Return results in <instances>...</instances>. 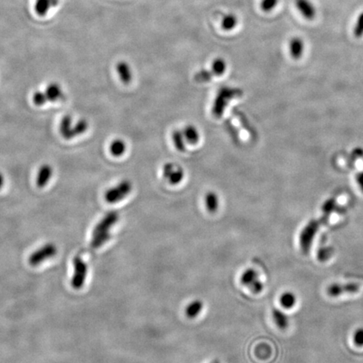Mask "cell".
<instances>
[{
	"label": "cell",
	"instance_id": "obj_1",
	"mask_svg": "<svg viewBox=\"0 0 363 363\" xmlns=\"http://www.w3.org/2000/svg\"><path fill=\"white\" fill-rule=\"evenodd\" d=\"M119 218V214L111 211L97 224L93 232V247H101L110 239L111 228L116 224Z\"/></svg>",
	"mask_w": 363,
	"mask_h": 363
},
{
	"label": "cell",
	"instance_id": "obj_2",
	"mask_svg": "<svg viewBox=\"0 0 363 363\" xmlns=\"http://www.w3.org/2000/svg\"><path fill=\"white\" fill-rule=\"evenodd\" d=\"M243 92L237 88L232 87H222L217 93L213 106L212 113L216 118H220L223 115L227 105L234 99L241 97Z\"/></svg>",
	"mask_w": 363,
	"mask_h": 363
},
{
	"label": "cell",
	"instance_id": "obj_3",
	"mask_svg": "<svg viewBox=\"0 0 363 363\" xmlns=\"http://www.w3.org/2000/svg\"><path fill=\"white\" fill-rule=\"evenodd\" d=\"M132 190V183L129 180H123L119 183L110 187L105 193V199L109 204H116L125 199Z\"/></svg>",
	"mask_w": 363,
	"mask_h": 363
},
{
	"label": "cell",
	"instance_id": "obj_4",
	"mask_svg": "<svg viewBox=\"0 0 363 363\" xmlns=\"http://www.w3.org/2000/svg\"><path fill=\"white\" fill-rule=\"evenodd\" d=\"M240 282L243 286L247 287L253 293H260L264 289V284L260 280L258 272L253 268H247L242 272Z\"/></svg>",
	"mask_w": 363,
	"mask_h": 363
},
{
	"label": "cell",
	"instance_id": "obj_5",
	"mask_svg": "<svg viewBox=\"0 0 363 363\" xmlns=\"http://www.w3.org/2000/svg\"><path fill=\"white\" fill-rule=\"evenodd\" d=\"M320 227V222L311 221L307 224L302 230L299 236V245L301 250L304 253H309L310 247L312 246L313 240L315 238V234L317 233Z\"/></svg>",
	"mask_w": 363,
	"mask_h": 363
},
{
	"label": "cell",
	"instance_id": "obj_6",
	"mask_svg": "<svg viewBox=\"0 0 363 363\" xmlns=\"http://www.w3.org/2000/svg\"><path fill=\"white\" fill-rule=\"evenodd\" d=\"M162 173L164 179H167L172 185L179 184L184 178V172L182 168L173 162L166 163L162 168Z\"/></svg>",
	"mask_w": 363,
	"mask_h": 363
},
{
	"label": "cell",
	"instance_id": "obj_7",
	"mask_svg": "<svg viewBox=\"0 0 363 363\" xmlns=\"http://www.w3.org/2000/svg\"><path fill=\"white\" fill-rule=\"evenodd\" d=\"M359 290H360L359 284L349 283L345 284H332L328 287L327 291L329 296L332 298H335L344 293H355L358 292Z\"/></svg>",
	"mask_w": 363,
	"mask_h": 363
},
{
	"label": "cell",
	"instance_id": "obj_8",
	"mask_svg": "<svg viewBox=\"0 0 363 363\" xmlns=\"http://www.w3.org/2000/svg\"><path fill=\"white\" fill-rule=\"evenodd\" d=\"M295 5L302 16L306 20H311L315 17L316 10L315 6L309 0H295Z\"/></svg>",
	"mask_w": 363,
	"mask_h": 363
},
{
	"label": "cell",
	"instance_id": "obj_9",
	"mask_svg": "<svg viewBox=\"0 0 363 363\" xmlns=\"http://www.w3.org/2000/svg\"><path fill=\"white\" fill-rule=\"evenodd\" d=\"M290 51L293 59H299L304 51V43L299 37H293L290 42Z\"/></svg>",
	"mask_w": 363,
	"mask_h": 363
},
{
	"label": "cell",
	"instance_id": "obj_10",
	"mask_svg": "<svg viewBox=\"0 0 363 363\" xmlns=\"http://www.w3.org/2000/svg\"><path fill=\"white\" fill-rule=\"evenodd\" d=\"M117 73L119 79L124 84H129L132 81V71L131 67L125 62H119L116 66Z\"/></svg>",
	"mask_w": 363,
	"mask_h": 363
},
{
	"label": "cell",
	"instance_id": "obj_11",
	"mask_svg": "<svg viewBox=\"0 0 363 363\" xmlns=\"http://www.w3.org/2000/svg\"><path fill=\"white\" fill-rule=\"evenodd\" d=\"M182 131V134L184 136L186 143L189 144V145H196V144L199 143L200 135H199L198 129L194 125H186L184 129Z\"/></svg>",
	"mask_w": 363,
	"mask_h": 363
},
{
	"label": "cell",
	"instance_id": "obj_12",
	"mask_svg": "<svg viewBox=\"0 0 363 363\" xmlns=\"http://www.w3.org/2000/svg\"><path fill=\"white\" fill-rule=\"evenodd\" d=\"M52 175V168L49 165H43L37 174L36 184L38 187H45Z\"/></svg>",
	"mask_w": 363,
	"mask_h": 363
},
{
	"label": "cell",
	"instance_id": "obj_13",
	"mask_svg": "<svg viewBox=\"0 0 363 363\" xmlns=\"http://www.w3.org/2000/svg\"><path fill=\"white\" fill-rule=\"evenodd\" d=\"M204 303L199 299H194L185 308V315L188 319H194L202 312Z\"/></svg>",
	"mask_w": 363,
	"mask_h": 363
},
{
	"label": "cell",
	"instance_id": "obj_14",
	"mask_svg": "<svg viewBox=\"0 0 363 363\" xmlns=\"http://www.w3.org/2000/svg\"><path fill=\"white\" fill-rule=\"evenodd\" d=\"M272 319L276 326L281 329H285L289 327V318L285 313L278 309H272Z\"/></svg>",
	"mask_w": 363,
	"mask_h": 363
},
{
	"label": "cell",
	"instance_id": "obj_15",
	"mask_svg": "<svg viewBox=\"0 0 363 363\" xmlns=\"http://www.w3.org/2000/svg\"><path fill=\"white\" fill-rule=\"evenodd\" d=\"M45 94L47 100L51 101V102H56L63 97L62 88L57 83H55V82L48 85V87L46 88Z\"/></svg>",
	"mask_w": 363,
	"mask_h": 363
},
{
	"label": "cell",
	"instance_id": "obj_16",
	"mask_svg": "<svg viewBox=\"0 0 363 363\" xmlns=\"http://www.w3.org/2000/svg\"><path fill=\"white\" fill-rule=\"evenodd\" d=\"M57 3V0H36L35 4V9L37 14L44 16L50 10L51 7H54Z\"/></svg>",
	"mask_w": 363,
	"mask_h": 363
},
{
	"label": "cell",
	"instance_id": "obj_17",
	"mask_svg": "<svg viewBox=\"0 0 363 363\" xmlns=\"http://www.w3.org/2000/svg\"><path fill=\"white\" fill-rule=\"evenodd\" d=\"M205 206H206V210L210 212V213H216V211L218 210V195L214 192H209L206 193L205 195Z\"/></svg>",
	"mask_w": 363,
	"mask_h": 363
},
{
	"label": "cell",
	"instance_id": "obj_18",
	"mask_svg": "<svg viewBox=\"0 0 363 363\" xmlns=\"http://www.w3.org/2000/svg\"><path fill=\"white\" fill-rule=\"evenodd\" d=\"M172 140H173V145L177 150L180 152H184L186 150V141H185L182 131L180 130L173 131Z\"/></svg>",
	"mask_w": 363,
	"mask_h": 363
},
{
	"label": "cell",
	"instance_id": "obj_19",
	"mask_svg": "<svg viewBox=\"0 0 363 363\" xmlns=\"http://www.w3.org/2000/svg\"><path fill=\"white\" fill-rule=\"evenodd\" d=\"M72 118L69 115H66L61 121L60 125V132L65 139L70 140L73 137L72 135Z\"/></svg>",
	"mask_w": 363,
	"mask_h": 363
},
{
	"label": "cell",
	"instance_id": "obj_20",
	"mask_svg": "<svg viewBox=\"0 0 363 363\" xmlns=\"http://www.w3.org/2000/svg\"><path fill=\"white\" fill-rule=\"evenodd\" d=\"M296 302H297L296 296L291 292H284L279 298V303L281 304V306L286 309H292V307L295 306Z\"/></svg>",
	"mask_w": 363,
	"mask_h": 363
},
{
	"label": "cell",
	"instance_id": "obj_21",
	"mask_svg": "<svg viewBox=\"0 0 363 363\" xmlns=\"http://www.w3.org/2000/svg\"><path fill=\"white\" fill-rule=\"evenodd\" d=\"M111 154L115 157L123 156L126 150V144L123 140L116 139L112 142L109 146Z\"/></svg>",
	"mask_w": 363,
	"mask_h": 363
},
{
	"label": "cell",
	"instance_id": "obj_22",
	"mask_svg": "<svg viewBox=\"0 0 363 363\" xmlns=\"http://www.w3.org/2000/svg\"><path fill=\"white\" fill-rule=\"evenodd\" d=\"M227 65L225 61L223 58H216L214 60L212 66H211V72L214 76H222L226 70Z\"/></svg>",
	"mask_w": 363,
	"mask_h": 363
},
{
	"label": "cell",
	"instance_id": "obj_23",
	"mask_svg": "<svg viewBox=\"0 0 363 363\" xmlns=\"http://www.w3.org/2000/svg\"><path fill=\"white\" fill-rule=\"evenodd\" d=\"M238 20L236 15L230 14L225 15L221 22V27L224 31H232L233 29L236 28L237 26Z\"/></svg>",
	"mask_w": 363,
	"mask_h": 363
},
{
	"label": "cell",
	"instance_id": "obj_24",
	"mask_svg": "<svg viewBox=\"0 0 363 363\" xmlns=\"http://www.w3.org/2000/svg\"><path fill=\"white\" fill-rule=\"evenodd\" d=\"M88 123L85 119H80L79 121L72 129L73 137L79 136L88 130Z\"/></svg>",
	"mask_w": 363,
	"mask_h": 363
},
{
	"label": "cell",
	"instance_id": "obj_25",
	"mask_svg": "<svg viewBox=\"0 0 363 363\" xmlns=\"http://www.w3.org/2000/svg\"><path fill=\"white\" fill-rule=\"evenodd\" d=\"M214 77L212 72L209 71V70H201L199 73H197L194 76V79L196 80V82H210V80L212 79V77Z\"/></svg>",
	"mask_w": 363,
	"mask_h": 363
},
{
	"label": "cell",
	"instance_id": "obj_26",
	"mask_svg": "<svg viewBox=\"0 0 363 363\" xmlns=\"http://www.w3.org/2000/svg\"><path fill=\"white\" fill-rule=\"evenodd\" d=\"M353 33L357 38H361L363 36V12H362L358 16V20L355 25L354 30H353Z\"/></svg>",
	"mask_w": 363,
	"mask_h": 363
},
{
	"label": "cell",
	"instance_id": "obj_27",
	"mask_svg": "<svg viewBox=\"0 0 363 363\" xmlns=\"http://www.w3.org/2000/svg\"><path fill=\"white\" fill-rule=\"evenodd\" d=\"M278 3V0H261L260 7L262 11L270 12L275 9Z\"/></svg>",
	"mask_w": 363,
	"mask_h": 363
},
{
	"label": "cell",
	"instance_id": "obj_28",
	"mask_svg": "<svg viewBox=\"0 0 363 363\" xmlns=\"http://www.w3.org/2000/svg\"><path fill=\"white\" fill-rule=\"evenodd\" d=\"M46 101H47V99H46L45 93L37 91L33 95V103L37 106L44 105Z\"/></svg>",
	"mask_w": 363,
	"mask_h": 363
},
{
	"label": "cell",
	"instance_id": "obj_29",
	"mask_svg": "<svg viewBox=\"0 0 363 363\" xmlns=\"http://www.w3.org/2000/svg\"><path fill=\"white\" fill-rule=\"evenodd\" d=\"M353 342L358 347L363 346V328H359L353 334Z\"/></svg>",
	"mask_w": 363,
	"mask_h": 363
},
{
	"label": "cell",
	"instance_id": "obj_30",
	"mask_svg": "<svg viewBox=\"0 0 363 363\" xmlns=\"http://www.w3.org/2000/svg\"><path fill=\"white\" fill-rule=\"evenodd\" d=\"M332 250L330 248H322L319 251L318 258L320 261H327L331 255Z\"/></svg>",
	"mask_w": 363,
	"mask_h": 363
},
{
	"label": "cell",
	"instance_id": "obj_31",
	"mask_svg": "<svg viewBox=\"0 0 363 363\" xmlns=\"http://www.w3.org/2000/svg\"><path fill=\"white\" fill-rule=\"evenodd\" d=\"M334 209V201L333 200H329L326 204H324L323 210L326 213H330Z\"/></svg>",
	"mask_w": 363,
	"mask_h": 363
},
{
	"label": "cell",
	"instance_id": "obj_32",
	"mask_svg": "<svg viewBox=\"0 0 363 363\" xmlns=\"http://www.w3.org/2000/svg\"><path fill=\"white\" fill-rule=\"evenodd\" d=\"M357 182H358V186L360 187L361 190L363 192V172L362 173H358L357 175Z\"/></svg>",
	"mask_w": 363,
	"mask_h": 363
},
{
	"label": "cell",
	"instance_id": "obj_33",
	"mask_svg": "<svg viewBox=\"0 0 363 363\" xmlns=\"http://www.w3.org/2000/svg\"><path fill=\"white\" fill-rule=\"evenodd\" d=\"M3 182H4V179H3V175H2V173H0V188L3 187Z\"/></svg>",
	"mask_w": 363,
	"mask_h": 363
},
{
	"label": "cell",
	"instance_id": "obj_34",
	"mask_svg": "<svg viewBox=\"0 0 363 363\" xmlns=\"http://www.w3.org/2000/svg\"><path fill=\"white\" fill-rule=\"evenodd\" d=\"M219 363V362H218V361L216 360V361H213V362H212V363Z\"/></svg>",
	"mask_w": 363,
	"mask_h": 363
}]
</instances>
